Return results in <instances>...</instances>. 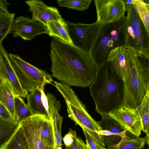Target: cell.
I'll use <instances>...</instances> for the list:
<instances>
[{"label": "cell", "instance_id": "1", "mask_svg": "<svg viewBox=\"0 0 149 149\" xmlns=\"http://www.w3.org/2000/svg\"><path fill=\"white\" fill-rule=\"evenodd\" d=\"M52 76L69 86L89 87L97 68L89 53L55 38L49 55Z\"/></svg>", "mask_w": 149, "mask_h": 149}, {"label": "cell", "instance_id": "2", "mask_svg": "<svg viewBox=\"0 0 149 149\" xmlns=\"http://www.w3.org/2000/svg\"><path fill=\"white\" fill-rule=\"evenodd\" d=\"M89 87L95 110L102 117L109 116L123 106L124 80L112 69L109 62L97 68Z\"/></svg>", "mask_w": 149, "mask_h": 149}, {"label": "cell", "instance_id": "3", "mask_svg": "<svg viewBox=\"0 0 149 149\" xmlns=\"http://www.w3.org/2000/svg\"><path fill=\"white\" fill-rule=\"evenodd\" d=\"M124 82L123 105L136 109L149 90V53L131 47Z\"/></svg>", "mask_w": 149, "mask_h": 149}, {"label": "cell", "instance_id": "4", "mask_svg": "<svg viewBox=\"0 0 149 149\" xmlns=\"http://www.w3.org/2000/svg\"><path fill=\"white\" fill-rule=\"evenodd\" d=\"M125 16L100 26L89 54L97 68L107 62L110 52L125 45Z\"/></svg>", "mask_w": 149, "mask_h": 149}, {"label": "cell", "instance_id": "5", "mask_svg": "<svg viewBox=\"0 0 149 149\" xmlns=\"http://www.w3.org/2000/svg\"><path fill=\"white\" fill-rule=\"evenodd\" d=\"M53 85L64 98L66 104L68 116L76 125L85 130L100 146L105 147L102 136L97 132L102 130L98 122L95 120L88 112L85 105L68 86L57 81Z\"/></svg>", "mask_w": 149, "mask_h": 149}, {"label": "cell", "instance_id": "6", "mask_svg": "<svg viewBox=\"0 0 149 149\" xmlns=\"http://www.w3.org/2000/svg\"><path fill=\"white\" fill-rule=\"evenodd\" d=\"M10 63L23 89L31 93L37 88L44 90L45 86L52 84L51 76L25 61L18 55L8 54Z\"/></svg>", "mask_w": 149, "mask_h": 149}, {"label": "cell", "instance_id": "7", "mask_svg": "<svg viewBox=\"0 0 149 149\" xmlns=\"http://www.w3.org/2000/svg\"><path fill=\"white\" fill-rule=\"evenodd\" d=\"M125 45L149 53V34L133 4L126 5Z\"/></svg>", "mask_w": 149, "mask_h": 149}, {"label": "cell", "instance_id": "8", "mask_svg": "<svg viewBox=\"0 0 149 149\" xmlns=\"http://www.w3.org/2000/svg\"><path fill=\"white\" fill-rule=\"evenodd\" d=\"M73 45L89 53L100 26L96 22L89 24L74 23L65 20Z\"/></svg>", "mask_w": 149, "mask_h": 149}, {"label": "cell", "instance_id": "9", "mask_svg": "<svg viewBox=\"0 0 149 149\" xmlns=\"http://www.w3.org/2000/svg\"><path fill=\"white\" fill-rule=\"evenodd\" d=\"M96 22L100 26L117 21L124 16L126 5L123 0H94Z\"/></svg>", "mask_w": 149, "mask_h": 149}, {"label": "cell", "instance_id": "10", "mask_svg": "<svg viewBox=\"0 0 149 149\" xmlns=\"http://www.w3.org/2000/svg\"><path fill=\"white\" fill-rule=\"evenodd\" d=\"M12 31L13 37L19 36L26 40H31L42 33L49 35L47 28L43 24L37 20L22 16L17 17L14 20Z\"/></svg>", "mask_w": 149, "mask_h": 149}, {"label": "cell", "instance_id": "11", "mask_svg": "<svg viewBox=\"0 0 149 149\" xmlns=\"http://www.w3.org/2000/svg\"><path fill=\"white\" fill-rule=\"evenodd\" d=\"M45 116L34 114L22 121L19 125L22 128L29 149H45L40 138V130Z\"/></svg>", "mask_w": 149, "mask_h": 149}, {"label": "cell", "instance_id": "12", "mask_svg": "<svg viewBox=\"0 0 149 149\" xmlns=\"http://www.w3.org/2000/svg\"><path fill=\"white\" fill-rule=\"evenodd\" d=\"M109 116L132 134L137 136L141 135V124L136 109L123 105Z\"/></svg>", "mask_w": 149, "mask_h": 149}, {"label": "cell", "instance_id": "13", "mask_svg": "<svg viewBox=\"0 0 149 149\" xmlns=\"http://www.w3.org/2000/svg\"><path fill=\"white\" fill-rule=\"evenodd\" d=\"M8 54L0 44V76L11 86L15 95L26 97L28 92L22 87L9 61Z\"/></svg>", "mask_w": 149, "mask_h": 149}, {"label": "cell", "instance_id": "14", "mask_svg": "<svg viewBox=\"0 0 149 149\" xmlns=\"http://www.w3.org/2000/svg\"><path fill=\"white\" fill-rule=\"evenodd\" d=\"M25 2L32 13V18L39 21L46 26L49 22L62 18L57 8L48 6L42 1L32 0Z\"/></svg>", "mask_w": 149, "mask_h": 149}, {"label": "cell", "instance_id": "15", "mask_svg": "<svg viewBox=\"0 0 149 149\" xmlns=\"http://www.w3.org/2000/svg\"><path fill=\"white\" fill-rule=\"evenodd\" d=\"M50 118L53 128L54 149H62L61 129L63 117L59 113L61 105L60 101L55 95L50 94L47 96Z\"/></svg>", "mask_w": 149, "mask_h": 149}, {"label": "cell", "instance_id": "16", "mask_svg": "<svg viewBox=\"0 0 149 149\" xmlns=\"http://www.w3.org/2000/svg\"><path fill=\"white\" fill-rule=\"evenodd\" d=\"M44 90H35L28 95L26 98L27 105L34 114L45 115L49 119L48 108L44 103L42 95Z\"/></svg>", "mask_w": 149, "mask_h": 149}, {"label": "cell", "instance_id": "17", "mask_svg": "<svg viewBox=\"0 0 149 149\" xmlns=\"http://www.w3.org/2000/svg\"><path fill=\"white\" fill-rule=\"evenodd\" d=\"M149 134L143 137L136 136L127 131L118 144L113 149H143L146 144L149 145Z\"/></svg>", "mask_w": 149, "mask_h": 149}, {"label": "cell", "instance_id": "18", "mask_svg": "<svg viewBox=\"0 0 149 149\" xmlns=\"http://www.w3.org/2000/svg\"><path fill=\"white\" fill-rule=\"evenodd\" d=\"M46 26L49 32V36L73 45L68 33L67 24L63 18L49 22Z\"/></svg>", "mask_w": 149, "mask_h": 149}, {"label": "cell", "instance_id": "19", "mask_svg": "<svg viewBox=\"0 0 149 149\" xmlns=\"http://www.w3.org/2000/svg\"><path fill=\"white\" fill-rule=\"evenodd\" d=\"M13 90L10 85L4 81L0 87V102L7 109L14 120V96Z\"/></svg>", "mask_w": 149, "mask_h": 149}, {"label": "cell", "instance_id": "20", "mask_svg": "<svg viewBox=\"0 0 149 149\" xmlns=\"http://www.w3.org/2000/svg\"><path fill=\"white\" fill-rule=\"evenodd\" d=\"M19 126L17 121H7L0 117V149H2L7 143Z\"/></svg>", "mask_w": 149, "mask_h": 149}, {"label": "cell", "instance_id": "21", "mask_svg": "<svg viewBox=\"0 0 149 149\" xmlns=\"http://www.w3.org/2000/svg\"><path fill=\"white\" fill-rule=\"evenodd\" d=\"M136 109L140 120L142 130L149 134V90Z\"/></svg>", "mask_w": 149, "mask_h": 149}, {"label": "cell", "instance_id": "22", "mask_svg": "<svg viewBox=\"0 0 149 149\" xmlns=\"http://www.w3.org/2000/svg\"><path fill=\"white\" fill-rule=\"evenodd\" d=\"M41 140L46 147H54V141L53 128L50 119L45 116L41 125Z\"/></svg>", "mask_w": 149, "mask_h": 149}, {"label": "cell", "instance_id": "23", "mask_svg": "<svg viewBox=\"0 0 149 149\" xmlns=\"http://www.w3.org/2000/svg\"><path fill=\"white\" fill-rule=\"evenodd\" d=\"M2 149H29L23 130L19 125L14 134Z\"/></svg>", "mask_w": 149, "mask_h": 149}, {"label": "cell", "instance_id": "24", "mask_svg": "<svg viewBox=\"0 0 149 149\" xmlns=\"http://www.w3.org/2000/svg\"><path fill=\"white\" fill-rule=\"evenodd\" d=\"M14 111L15 120L19 124L23 120L34 114L22 98L18 96H14Z\"/></svg>", "mask_w": 149, "mask_h": 149}, {"label": "cell", "instance_id": "25", "mask_svg": "<svg viewBox=\"0 0 149 149\" xmlns=\"http://www.w3.org/2000/svg\"><path fill=\"white\" fill-rule=\"evenodd\" d=\"M132 4L149 34V3L143 0H133Z\"/></svg>", "mask_w": 149, "mask_h": 149}, {"label": "cell", "instance_id": "26", "mask_svg": "<svg viewBox=\"0 0 149 149\" xmlns=\"http://www.w3.org/2000/svg\"><path fill=\"white\" fill-rule=\"evenodd\" d=\"M15 16L14 13H10L8 15L0 14V44L11 32Z\"/></svg>", "mask_w": 149, "mask_h": 149}, {"label": "cell", "instance_id": "27", "mask_svg": "<svg viewBox=\"0 0 149 149\" xmlns=\"http://www.w3.org/2000/svg\"><path fill=\"white\" fill-rule=\"evenodd\" d=\"M57 3L60 7L83 11L87 10L91 3V0H58Z\"/></svg>", "mask_w": 149, "mask_h": 149}, {"label": "cell", "instance_id": "28", "mask_svg": "<svg viewBox=\"0 0 149 149\" xmlns=\"http://www.w3.org/2000/svg\"><path fill=\"white\" fill-rule=\"evenodd\" d=\"M82 129L86 138V144L91 149H108L98 144L85 130Z\"/></svg>", "mask_w": 149, "mask_h": 149}, {"label": "cell", "instance_id": "29", "mask_svg": "<svg viewBox=\"0 0 149 149\" xmlns=\"http://www.w3.org/2000/svg\"><path fill=\"white\" fill-rule=\"evenodd\" d=\"M0 117L7 121H15L6 107L0 102Z\"/></svg>", "mask_w": 149, "mask_h": 149}, {"label": "cell", "instance_id": "30", "mask_svg": "<svg viewBox=\"0 0 149 149\" xmlns=\"http://www.w3.org/2000/svg\"><path fill=\"white\" fill-rule=\"evenodd\" d=\"M75 131L71 128H70L68 132L63 138V141L65 147H69L72 145L74 141L73 137Z\"/></svg>", "mask_w": 149, "mask_h": 149}, {"label": "cell", "instance_id": "31", "mask_svg": "<svg viewBox=\"0 0 149 149\" xmlns=\"http://www.w3.org/2000/svg\"><path fill=\"white\" fill-rule=\"evenodd\" d=\"M10 3L6 0H0V14L8 15V12L7 7Z\"/></svg>", "mask_w": 149, "mask_h": 149}, {"label": "cell", "instance_id": "32", "mask_svg": "<svg viewBox=\"0 0 149 149\" xmlns=\"http://www.w3.org/2000/svg\"><path fill=\"white\" fill-rule=\"evenodd\" d=\"M77 137L76 132L75 131L74 135V141L73 143L70 147H65V149H79L77 142Z\"/></svg>", "mask_w": 149, "mask_h": 149}, {"label": "cell", "instance_id": "33", "mask_svg": "<svg viewBox=\"0 0 149 149\" xmlns=\"http://www.w3.org/2000/svg\"><path fill=\"white\" fill-rule=\"evenodd\" d=\"M77 140L79 149H88L87 144L80 138L77 137Z\"/></svg>", "mask_w": 149, "mask_h": 149}, {"label": "cell", "instance_id": "34", "mask_svg": "<svg viewBox=\"0 0 149 149\" xmlns=\"http://www.w3.org/2000/svg\"><path fill=\"white\" fill-rule=\"evenodd\" d=\"M4 81L0 76V87L2 84L3 83Z\"/></svg>", "mask_w": 149, "mask_h": 149}, {"label": "cell", "instance_id": "35", "mask_svg": "<svg viewBox=\"0 0 149 149\" xmlns=\"http://www.w3.org/2000/svg\"><path fill=\"white\" fill-rule=\"evenodd\" d=\"M45 149H54V147L50 148L46 146Z\"/></svg>", "mask_w": 149, "mask_h": 149}, {"label": "cell", "instance_id": "36", "mask_svg": "<svg viewBox=\"0 0 149 149\" xmlns=\"http://www.w3.org/2000/svg\"><path fill=\"white\" fill-rule=\"evenodd\" d=\"M87 145V147H88V149H91V148H90V147H89V146L88 145V144H86Z\"/></svg>", "mask_w": 149, "mask_h": 149}]
</instances>
